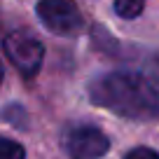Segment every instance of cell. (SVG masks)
Returning <instances> with one entry per match:
<instances>
[{
    "instance_id": "obj_1",
    "label": "cell",
    "mask_w": 159,
    "mask_h": 159,
    "mask_svg": "<svg viewBox=\"0 0 159 159\" xmlns=\"http://www.w3.org/2000/svg\"><path fill=\"white\" fill-rule=\"evenodd\" d=\"M91 101L122 117H159V80L140 70H117L91 84Z\"/></svg>"
},
{
    "instance_id": "obj_2",
    "label": "cell",
    "mask_w": 159,
    "mask_h": 159,
    "mask_svg": "<svg viewBox=\"0 0 159 159\" xmlns=\"http://www.w3.org/2000/svg\"><path fill=\"white\" fill-rule=\"evenodd\" d=\"M7 59L14 63V68L19 70L24 77H33L38 75L42 59H45V47L40 40H35L33 35L24 33V30H12L2 42Z\"/></svg>"
},
{
    "instance_id": "obj_3",
    "label": "cell",
    "mask_w": 159,
    "mask_h": 159,
    "mask_svg": "<svg viewBox=\"0 0 159 159\" xmlns=\"http://www.w3.org/2000/svg\"><path fill=\"white\" fill-rule=\"evenodd\" d=\"M38 16L56 35H73L82 28V12L75 0H40Z\"/></svg>"
},
{
    "instance_id": "obj_4",
    "label": "cell",
    "mask_w": 159,
    "mask_h": 159,
    "mask_svg": "<svg viewBox=\"0 0 159 159\" xmlns=\"http://www.w3.org/2000/svg\"><path fill=\"white\" fill-rule=\"evenodd\" d=\"M63 150L70 159H101L110 150V140L96 126H73L63 136Z\"/></svg>"
},
{
    "instance_id": "obj_5",
    "label": "cell",
    "mask_w": 159,
    "mask_h": 159,
    "mask_svg": "<svg viewBox=\"0 0 159 159\" xmlns=\"http://www.w3.org/2000/svg\"><path fill=\"white\" fill-rule=\"evenodd\" d=\"M145 0H115V12L122 19H136L143 12Z\"/></svg>"
},
{
    "instance_id": "obj_6",
    "label": "cell",
    "mask_w": 159,
    "mask_h": 159,
    "mask_svg": "<svg viewBox=\"0 0 159 159\" xmlns=\"http://www.w3.org/2000/svg\"><path fill=\"white\" fill-rule=\"evenodd\" d=\"M0 159H24V148L16 140L0 136Z\"/></svg>"
},
{
    "instance_id": "obj_7",
    "label": "cell",
    "mask_w": 159,
    "mask_h": 159,
    "mask_svg": "<svg viewBox=\"0 0 159 159\" xmlns=\"http://www.w3.org/2000/svg\"><path fill=\"white\" fill-rule=\"evenodd\" d=\"M124 159H159V154L152 148H134Z\"/></svg>"
},
{
    "instance_id": "obj_8",
    "label": "cell",
    "mask_w": 159,
    "mask_h": 159,
    "mask_svg": "<svg viewBox=\"0 0 159 159\" xmlns=\"http://www.w3.org/2000/svg\"><path fill=\"white\" fill-rule=\"evenodd\" d=\"M0 82H2V63H0Z\"/></svg>"
}]
</instances>
